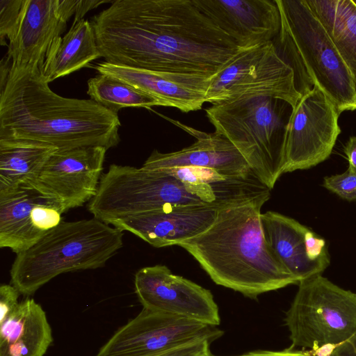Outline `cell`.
<instances>
[{
	"mask_svg": "<svg viewBox=\"0 0 356 356\" xmlns=\"http://www.w3.org/2000/svg\"><path fill=\"white\" fill-rule=\"evenodd\" d=\"M135 292L143 308L218 327L220 317L211 292L165 265L139 269L134 277Z\"/></svg>",
	"mask_w": 356,
	"mask_h": 356,
	"instance_id": "12",
	"label": "cell"
},
{
	"mask_svg": "<svg viewBox=\"0 0 356 356\" xmlns=\"http://www.w3.org/2000/svg\"><path fill=\"white\" fill-rule=\"evenodd\" d=\"M107 150L102 146L57 149L29 185L56 201L64 213L82 206L97 191Z\"/></svg>",
	"mask_w": 356,
	"mask_h": 356,
	"instance_id": "13",
	"label": "cell"
},
{
	"mask_svg": "<svg viewBox=\"0 0 356 356\" xmlns=\"http://www.w3.org/2000/svg\"><path fill=\"white\" fill-rule=\"evenodd\" d=\"M343 152L349 163L348 168L356 172V136H351L349 138Z\"/></svg>",
	"mask_w": 356,
	"mask_h": 356,
	"instance_id": "33",
	"label": "cell"
},
{
	"mask_svg": "<svg viewBox=\"0 0 356 356\" xmlns=\"http://www.w3.org/2000/svg\"><path fill=\"white\" fill-rule=\"evenodd\" d=\"M223 334L216 326L143 308L114 333L96 356H153L196 339L213 342Z\"/></svg>",
	"mask_w": 356,
	"mask_h": 356,
	"instance_id": "10",
	"label": "cell"
},
{
	"mask_svg": "<svg viewBox=\"0 0 356 356\" xmlns=\"http://www.w3.org/2000/svg\"><path fill=\"white\" fill-rule=\"evenodd\" d=\"M340 114L316 86L301 97L286 128L284 173L309 169L330 156L341 133Z\"/></svg>",
	"mask_w": 356,
	"mask_h": 356,
	"instance_id": "11",
	"label": "cell"
},
{
	"mask_svg": "<svg viewBox=\"0 0 356 356\" xmlns=\"http://www.w3.org/2000/svg\"><path fill=\"white\" fill-rule=\"evenodd\" d=\"M281 26L277 49L292 67L301 96L316 86L338 111L356 110L351 74L330 37L305 0H275Z\"/></svg>",
	"mask_w": 356,
	"mask_h": 356,
	"instance_id": "4",
	"label": "cell"
},
{
	"mask_svg": "<svg viewBox=\"0 0 356 356\" xmlns=\"http://www.w3.org/2000/svg\"><path fill=\"white\" fill-rule=\"evenodd\" d=\"M94 68L143 91L160 106L188 113L202 108L211 77L199 74H174L102 61Z\"/></svg>",
	"mask_w": 356,
	"mask_h": 356,
	"instance_id": "19",
	"label": "cell"
},
{
	"mask_svg": "<svg viewBox=\"0 0 356 356\" xmlns=\"http://www.w3.org/2000/svg\"><path fill=\"white\" fill-rule=\"evenodd\" d=\"M111 63L211 77L243 49L195 0H115L90 21Z\"/></svg>",
	"mask_w": 356,
	"mask_h": 356,
	"instance_id": "1",
	"label": "cell"
},
{
	"mask_svg": "<svg viewBox=\"0 0 356 356\" xmlns=\"http://www.w3.org/2000/svg\"><path fill=\"white\" fill-rule=\"evenodd\" d=\"M209 356H217L212 353ZM236 356H317L312 352L291 347L280 350H257Z\"/></svg>",
	"mask_w": 356,
	"mask_h": 356,
	"instance_id": "30",
	"label": "cell"
},
{
	"mask_svg": "<svg viewBox=\"0 0 356 356\" xmlns=\"http://www.w3.org/2000/svg\"><path fill=\"white\" fill-rule=\"evenodd\" d=\"M353 3L356 6V0H352Z\"/></svg>",
	"mask_w": 356,
	"mask_h": 356,
	"instance_id": "35",
	"label": "cell"
},
{
	"mask_svg": "<svg viewBox=\"0 0 356 356\" xmlns=\"http://www.w3.org/2000/svg\"><path fill=\"white\" fill-rule=\"evenodd\" d=\"M243 49L273 41L281 17L275 0H195Z\"/></svg>",
	"mask_w": 356,
	"mask_h": 356,
	"instance_id": "18",
	"label": "cell"
},
{
	"mask_svg": "<svg viewBox=\"0 0 356 356\" xmlns=\"http://www.w3.org/2000/svg\"><path fill=\"white\" fill-rule=\"evenodd\" d=\"M269 97L295 108L301 98L294 72L279 54L273 41L243 49L221 71L211 77L206 102Z\"/></svg>",
	"mask_w": 356,
	"mask_h": 356,
	"instance_id": "9",
	"label": "cell"
},
{
	"mask_svg": "<svg viewBox=\"0 0 356 356\" xmlns=\"http://www.w3.org/2000/svg\"><path fill=\"white\" fill-rule=\"evenodd\" d=\"M63 213L29 184L0 191V247L17 254L29 249L62 222Z\"/></svg>",
	"mask_w": 356,
	"mask_h": 356,
	"instance_id": "14",
	"label": "cell"
},
{
	"mask_svg": "<svg viewBox=\"0 0 356 356\" xmlns=\"http://www.w3.org/2000/svg\"><path fill=\"white\" fill-rule=\"evenodd\" d=\"M221 207H171L120 218L111 225L135 234L155 248L178 245L209 229Z\"/></svg>",
	"mask_w": 356,
	"mask_h": 356,
	"instance_id": "17",
	"label": "cell"
},
{
	"mask_svg": "<svg viewBox=\"0 0 356 356\" xmlns=\"http://www.w3.org/2000/svg\"><path fill=\"white\" fill-rule=\"evenodd\" d=\"M0 91V140L39 142L58 149H108L120 141L118 113L90 99L58 95L38 65H10Z\"/></svg>",
	"mask_w": 356,
	"mask_h": 356,
	"instance_id": "2",
	"label": "cell"
},
{
	"mask_svg": "<svg viewBox=\"0 0 356 356\" xmlns=\"http://www.w3.org/2000/svg\"><path fill=\"white\" fill-rule=\"evenodd\" d=\"M348 67L356 90V6L352 0H305Z\"/></svg>",
	"mask_w": 356,
	"mask_h": 356,
	"instance_id": "24",
	"label": "cell"
},
{
	"mask_svg": "<svg viewBox=\"0 0 356 356\" xmlns=\"http://www.w3.org/2000/svg\"><path fill=\"white\" fill-rule=\"evenodd\" d=\"M79 0H26L21 22L8 42L10 65L41 67L55 39L75 15Z\"/></svg>",
	"mask_w": 356,
	"mask_h": 356,
	"instance_id": "16",
	"label": "cell"
},
{
	"mask_svg": "<svg viewBox=\"0 0 356 356\" xmlns=\"http://www.w3.org/2000/svg\"><path fill=\"white\" fill-rule=\"evenodd\" d=\"M87 94L90 99L115 113L126 107L150 108L160 106L159 102L149 95L103 74H98L88 80Z\"/></svg>",
	"mask_w": 356,
	"mask_h": 356,
	"instance_id": "25",
	"label": "cell"
},
{
	"mask_svg": "<svg viewBox=\"0 0 356 356\" xmlns=\"http://www.w3.org/2000/svg\"><path fill=\"white\" fill-rule=\"evenodd\" d=\"M270 193L220 208L205 232L180 243L216 284L257 299L299 282L266 243L261 227L262 206Z\"/></svg>",
	"mask_w": 356,
	"mask_h": 356,
	"instance_id": "3",
	"label": "cell"
},
{
	"mask_svg": "<svg viewBox=\"0 0 356 356\" xmlns=\"http://www.w3.org/2000/svg\"><path fill=\"white\" fill-rule=\"evenodd\" d=\"M293 108L286 102L254 97L206 108L215 131L225 136L270 189L286 168V134Z\"/></svg>",
	"mask_w": 356,
	"mask_h": 356,
	"instance_id": "6",
	"label": "cell"
},
{
	"mask_svg": "<svg viewBox=\"0 0 356 356\" xmlns=\"http://www.w3.org/2000/svg\"><path fill=\"white\" fill-rule=\"evenodd\" d=\"M260 222L266 243L299 282L330 265L325 241L296 220L269 211L261 213Z\"/></svg>",
	"mask_w": 356,
	"mask_h": 356,
	"instance_id": "15",
	"label": "cell"
},
{
	"mask_svg": "<svg viewBox=\"0 0 356 356\" xmlns=\"http://www.w3.org/2000/svg\"><path fill=\"white\" fill-rule=\"evenodd\" d=\"M99 58V51L92 26L87 19L73 21L64 35L51 44L40 70L49 83L69 75Z\"/></svg>",
	"mask_w": 356,
	"mask_h": 356,
	"instance_id": "22",
	"label": "cell"
},
{
	"mask_svg": "<svg viewBox=\"0 0 356 356\" xmlns=\"http://www.w3.org/2000/svg\"><path fill=\"white\" fill-rule=\"evenodd\" d=\"M323 186L343 200H356V172L349 168L341 174L325 177Z\"/></svg>",
	"mask_w": 356,
	"mask_h": 356,
	"instance_id": "27",
	"label": "cell"
},
{
	"mask_svg": "<svg viewBox=\"0 0 356 356\" xmlns=\"http://www.w3.org/2000/svg\"><path fill=\"white\" fill-rule=\"evenodd\" d=\"M155 355H153V356H155Z\"/></svg>",
	"mask_w": 356,
	"mask_h": 356,
	"instance_id": "36",
	"label": "cell"
},
{
	"mask_svg": "<svg viewBox=\"0 0 356 356\" xmlns=\"http://www.w3.org/2000/svg\"><path fill=\"white\" fill-rule=\"evenodd\" d=\"M26 0H0V40L7 45L15 37L22 19Z\"/></svg>",
	"mask_w": 356,
	"mask_h": 356,
	"instance_id": "26",
	"label": "cell"
},
{
	"mask_svg": "<svg viewBox=\"0 0 356 356\" xmlns=\"http://www.w3.org/2000/svg\"><path fill=\"white\" fill-rule=\"evenodd\" d=\"M230 204L209 185H191L163 170L111 164L88 207L94 218L111 225L120 218L163 209Z\"/></svg>",
	"mask_w": 356,
	"mask_h": 356,
	"instance_id": "7",
	"label": "cell"
},
{
	"mask_svg": "<svg viewBox=\"0 0 356 356\" xmlns=\"http://www.w3.org/2000/svg\"><path fill=\"white\" fill-rule=\"evenodd\" d=\"M317 356H356V350L353 344L347 341L337 346L318 351Z\"/></svg>",
	"mask_w": 356,
	"mask_h": 356,
	"instance_id": "31",
	"label": "cell"
},
{
	"mask_svg": "<svg viewBox=\"0 0 356 356\" xmlns=\"http://www.w3.org/2000/svg\"><path fill=\"white\" fill-rule=\"evenodd\" d=\"M213 342L207 339L193 340L160 353L155 356H209Z\"/></svg>",
	"mask_w": 356,
	"mask_h": 356,
	"instance_id": "28",
	"label": "cell"
},
{
	"mask_svg": "<svg viewBox=\"0 0 356 356\" xmlns=\"http://www.w3.org/2000/svg\"><path fill=\"white\" fill-rule=\"evenodd\" d=\"M52 341L46 314L32 298L0 322V356H44Z\"/></svg>",
	"mask_w": 356,
	"mask_h": 356,
	"instance_id": "21",
	"label": "cell"
},
{
	"mask_svg": "<svg viewBox=\"0 0 356 356\" xmlns=\"http://www.w3.org/2000/svg\"><path fill=\"white\" fill-rule=\"evenodd\" d=\"M348 341L353 344L356 350V332Z\"/></svg>",
	"mask_w": 356,
	"mask_h": 356,
	"instance_id": "34",
	"label": "cell"
},
{
	"mask_svg": "<svg viewBox=\"0 0 356 356\" xmlns=\"http://www.w3.org/2000/svg\"><path fill=\"white\" fill-rule=\"evenodd\" d=\"M196 138L181 150L161 153L154 149L142 168L162 170L176 167H200L214 170L227 176L246 175L253 172L237 148L223 135L206 133L179 121L167 118Z\"/></svg>",
	"mask_w": 356,
	"mask_h": 356,
	"instance_id": "20",
	"label": "cell"
},
{
	"mask_svg": "<svg viewBox=\"0 0 356 356\" xmlns=\"http://www.w3.org/2000/svg\"><path fill=\"white\" fill-rule=\"evenodd\" d=\"M113 1L105 0H79L76 12L74 15L73 21H79L83 19V16L86 13L92 9L97 8L98 6L108 2L112 3Z\"/></svg>",
	"mask_w": 356,
	"mask_h": 356,
	"instance_id": "32",
	"label": "cell"
},
{
	"mask_svg": "<svg viewBox=\"0 0 356 356\" xmlns=\"http://www.w3.org/2000/svg\"><path fill=\"white\" fill-rule=\"evenodd\" d=\"M20 294L12 284H2L0 286V322L17 308Z\"/></svg>",
	"mask_w": 356,
	"mask_h": 356,
	"instance_id": "29",
	"label": "cell"
},
{
	"mask_svg": "<svg viewBox=\"0 0 356 356\" xmlns=\"http://www.w3.org/2000/svg\"><path fill=\"white\" fill-rule=\"evenodd\" d=\"M122 245V231L95 218L62 221L17 254L10 282L21 294L30 296L60 274L104 266Z\"/></svg>",
	"mask_w": 356,
	"mask_h": 356,
	"instance_id": "5",
	"label": "cell"
},
{
	"mask_svg": "<svg viewBox=\"0 0 356 356\" xmlns=\"http://www.w3.org/2000/svg\"><path fill=\"white\" fill-rule=\"evenodd\" d=\"M57 149L39 142L0 140V191L35 181Z\"/></svg>",
	"mask_w": 356,
	"mask_h": 356,
	"instance_id": "23",
	"label": "cell"
},
{
	"mask_svg": "<svg viewBox=\"0 0 356 356\" xmlns=\"http://www.w3.org/2000/svg\"><path fill=\"white\" fill-rule=\"evenodd\" d=\"M284 321L290 347L314 354L334 348L356 332V293L321 274L302 280Z\"/></svg>",
	"mask_w": 356,
	"mask_h": 356,
	"instance_id": "8",
	"label": "cell"
}]
</instances>
